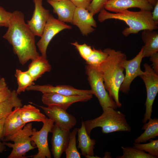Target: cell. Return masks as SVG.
Masks as SVG:
<instances>
[{"instance_id": "836d02e7", "label": "cell", "mask_w": 158, "mask_h": 158, "mask_svg": "<svg viewBox=\"0 0 158 158\" xmlns=\"http://www.w3.org/2000/svg\"><path fill=\"white\" fill-rule=\"evenodd\" d=\"M77 7L87 10L92 0H70Z\"/></svg>"}, {"instance_id": "7402d4cb", "label": "cell", "mask_w": 158, "mask_h": 158, "mask_svg": "<svg viewBox=\"0 0 158 158\" xmlns=\"http://www.w3.org/2000/svg\"><path fill=\"white\" fill-rule=\"evenodd\" d=\"M51 67L47 58L39 56L32 60L27 70L35 81L46 72H50Z\"/></svg>"}, {"instance_id": "8d00e7d4", "label": "cell", "mask_w": 158, "mask_h": 158, "mask_svg": "<svg viewBox=\"0 0 158 158\" xmlns=\"http://www.w3.org/2000/svg\"><path fill=\"white\" fill-rule=\"evenodd\" d=\"M153 10L151 12L152 19L154 22L158 23V2L154 6Z\"/></svg>"}, {"instance_id": "d590c367", "label": "cell", "mask_w": 158, "mask_h": 158, "mask_svg": "<svg viewBox=\"0 0 158 158\" xmlns=\"http://www.w3.org/2000/svg\"><path fill=\"white\" fill-rule=\"evenodd\" d=\"M150 61L152 62V67L155 73L158 75V53H155L150 56Z\"/></svg>"}, {"instance_id": "4fadbf2b", "label": "cell", "mask_w": 158, "mask_h": 158, "mask_svg": "<svg viewBox=\"0 0 158 158\" xmlns=\"http://www.w3.org/2000/svg\"><path fill=\"white\" fill-rule=\"evenodd\" d=\"M35 9L31 19L27 25L35 36L41 37L50 15L49 10L42 6V0H33Z\"/></svg>"}, {"instance_id": "484cf974", "label": "cell", "mask_w": 158, "mask_h": 158, "mask_svg": "<svg viewBox=\"0 0 158 158\" xmlns=\"http://www.w3.org/2000/svg\"><path fill=\"white\" fill-rule=\"evenodd\" d=\"M15 76L16 78L18 85L16 90L18 95L25 91L29 86L34 84V81L28 71H23L17 69Z\"/></svg>"}, {"instance_id": "cb8c5ba5", "label": "cell", "mask_w": 158, "mask_h": 158, "mask_svg": "<svg viewBox=\"0 0 158 158\" xmlns=\"http://www.w3.org/2000/svg\"><path fill=\"white\" fill-rule=\"evenodd\" d=\"M148 122L145 123L142 129L144 132L134 140V142L141 143L146 142L150 139L156 138L158 136V119L156 117L150 118Z\"/></svg>"}, {"instance_id": "3957f363", "label": "cell", "mask_w": 158, "mask_h": 158, "mask_svg": "<svg viewBox=\"0 0 158 158\" xmlns=\"http://www.w3.org/2000/svg\"><path fill=\"white\" fill-rule=\"evenodd\" d=\"M109 19L123 21L128 26L122 32L125 37L137 34L140 31L155 30L158 28V23L153 20L151 12L149 11L140 10L135 12L127 10L119 13H111L104 8L99 13L98 20L100 23Z\"/></svg>"}, {"instance_id": "9a60e30c", "label": "cell", "mask_w": 158, "mask_h": 158, "mask_svg": "<svg viewBox=\"0 0 158 158\" xmlns=\"http://www.w3.org/2000/svg\"><path fill=\"white\" fill-rule=\"evenodd\" d=\"M72 24L77 26L83 35L87 36L93 32L97 27L93 16L86 9L76 7Z\"/></svg>"}, {"instance_id": "f35d334b", "label": "cell", "mask_w": 158, "mask_h": 158, "mask_svg": "<svg viewBox=\"0 0 158 158\" xmlns=\"http://www.w3.org/2000/svg\"><path fill=\"white\" fill-rule=\"evenodd\" d=\"M7 84L5 79L0 77V91L7 86Z\"/></svg>"}, {"instance_id": "52a82bcc", "label": "cell", "mask_w": 158, "mask_h": 158, "mask_svg": "<svg viewBox=\"0 0 158 158\" xmlns=\"http://www.w3.org/2000/svg\"><path fill=\"white\" fill-rule=\"evenodd\" d=\"M144 66L145 73L140 77L145 83L147 92L145 111L142 121V122L145 123L151 118L153 104L158 92V75L151 66L145 63Z\"/></svg>"}, {"instance_id": "277c9868", "label": "cell", "mask_w": 158, "mask_h": 158, "mask_svg": "<svg viewBox=\"0 0 158 158\" xmlns=\"http://www.w3.org/2000/svg\"><path fill=\"white\" fill-rule=\"evenodd\" d=\"M84 121L86 132L90 136L92 130L95 128H102L104 134L118 131L130 132L132 128L127 122L126 116L121 111L112 108L103 111L99 116Z\"/></svg>"}, {"instance_id": "b9f144b4", "label": "cell", "mask_w": 158, "mask_h": 158, "mask_svg": "<svg viewBox=\"0 0 158 158\" xmlns=\"http://www.w3.org/2000/svg\"><path fill=\"white\" fill-rule=\"evenodd\" d=\"M49 0L52 1H58L60 0Z\"/></svg>"}, {"instance_id": "ab89813d", "label": "cell", "mask_w": 158, "mask_h": 158, "mask_svg": "<svg viewBox=\"0 0 158 158\" xmlns=\"http://www.w3.org/2000/svg\"><path fill=\"white\" fill-rule=\"evenodd\" d=\"M6 149L5 145L3 142H1L0 140V153L3 152Z\"/></svg>"}, {"instance_id": "603a6c76", "label": "cell", "mask_w": 158, "mask_h": 158, "mask_svg": "<svg viewBox=\"0 0 158 158\" xmlns=\"http://www.w3.org/2000/svg\"><path fill=\"white\" fill-rule=\"evenodd\" d=\"M19 110L21 119L25 124L33 121L43 123L46 118L39 109L30 104L24 105Z\"/></svg>"}, {"instance_id": "6da1fadb", "label": "cell", "mask_w": 158, "mask_h": 158, "mask_svg": "<svg viewBox=\"0 0 158 158\" xmlns=\"http://www.w3.org/2000/svg\"><path fill=\"white\" fill-rule=\"evenodd\" d=\"M8 28L3 37L12 45L21 64L24 65L40 56L36 49L35 36L25 22L23 13L17 10L13 12Z\"/></svg>"}, {"instance_id": "ba28073f", "label": "cell", "mask_w": 158, "mask_h": 158, "mask_svg": "<svg viewBox=\"0 0 158 158\" xmlns=\"http://www.w3.org/2000/svg\"><path fill=\"white\" fill-rule=\"evenodd\" d=\"M71 28V26L55 18L50 14L44 26L41 38L37 44L41 56L47 58V48L52 38L62 30L66 29H70Z\"/></svg>"}, {"instance_id": "f1b7e54d", "label": "cell", "mask_w": 158, "mask_h": 158, "mask_svg": "<svg viewBox=\"0 0 158 158\" xmlns=\"http://www.w3.org/2000/svg\"><path fill=\"white\" fill-rule=\"evenodd\" d=\"M92 48V54L85 61L87 64L97 67L107 58L108 54L104 50Z\"/></svg>"}, {"instance_id": "30bf717a", "label": "cell", "mask_w": 158, "mask_h": 158, "mask_svg": "<svg viewBox=\"0 0 158 158\" xmlns=\"http://www.w3.org/2000/svg\"><path fill=\"white\" fill-rule=\"evenodd\" d=\"M143 58L142 47L138 54L133 58L129 60L126 59L123 61L122 66L125 70L126 74L119 91L124 94H127L133 81L138 76H140L145 73V72L140 68V64Z\"/></svg>"}, {"instance_id": "44dd1931", "label": "cell", "mask_w": 158, "mask_h": 158, "mask_svg": "<svg viewBox=\"0 0 158 158\" xmlns=\"http://www.w3.org/2000/svg\"><path fill=\"white\" fill-rule=\"evenodd\" d=\"M142 39L144 43L142 47L144 57L150 56L158 51V32L154 30H142Z\"/></svg>"}, {"instance_id": "8992f818", "label": "cell", "mask_w": 158, "mask_h": 158, "mask_svg": "<svg viewBox=\"0 0 158 158\" xmlns=\"http://www.w3.org/2000/svg\"><path fill=\"white\" fill-rule=\"evenodd\" d=\"M85 68L91 90L98 99L103 111L109 107L116 109V104L105 89L102 78L97 68L87 64Z\"/></svg>"}, {"instance_id": "d4e9b609", "label": "cell", "mask_w": 158, "mask_h": 158, "mask_svg": "<svg viewBox=\"0 0 158 158\" xmlns=\"http://www.w3.org/2000/svg\"><path fill=\"white\" fill-rule=\"evenodd\" d=\"M22 106L21 100L18 97L16 90L12 91L11 96L0 104V119L7 116L12 111L13 108H20Z\"/></svg>"}, {"instance_id": "2e32d148", "label": "cell", "mask_w": 158, "mask_h": 158, "mask_svg": "<svg viewBox=\"0 0 158 158\" xmlns=\"http://www.w3.org/2000/svg\"><path fill=\"white\" fill-rule=\"evenodd\" d=\"M132 8L151 11L154 6L146 0H109L104 6L105 10L114 13L120 12Z\"/></svg>"}, {"instance_id": "8fae6325", "label": "cell", "mask_w": 158, "mask_h": 158, "mask_svg": "<svg viewBox=\"0 0 158 158\" xmlns=\"http://www.w3.org/2000/svg\"><path fill=\"white\" fill-rule=\"evenodd\" d=\"M49 118L62 130H70L76 124L75 118L66 110L59 107L51 105L47 107L39 106Z\"/></svg>"}, {"instance_id": "e0dca14e", "label": "cell", "mask_w": 158, "mask_h": 158, "mask_svg": "<svg viewBox=\"0 0 158 158\" xmlns=\"http://www.w3.org/2000/svg\"><path fill=\"white\" fill-rule=\"evenodd\" d=\"M70 130L61 129L56 124L53 127L51 133V151L54 158H60L67 147Z\"/></svg>"}, {"instance_id": "4dcf8cb0", "label": "cell", "mask_w": 158, "mask_h": 158, "mask_svg": "<svg viewBox=\"0 0 158 158\" xmlns=\"http://www.w3.org/2000/svg\"><path fill=\"white\" fill-rule=\"evenodd\" d=\"M71 44L75 47L80 55L85 61L90 56L93 51V48L85 43L80 44L75 41Z\"/></svg>"}, {"instance_id": "83f0119b", "label": "cell", "mask_w": 158, "mask_h": 158, "mask_svg": "<svg viewBox=\"0 0 158 158\" xmlns=\"http://www.w3.org/2000/svg\"><path fill=\"white\" fill-rule=\"evenodd\" d=\"M121 148L123 154L121 156L117 157V158H155L144 151L133 147L122 146Z\"/></svg>"}, {"instance_id": "7a4b0ae2", "label": "cell", "mask_w": 158, "mask_h": 158, "mask_svg": "<svg viewBox=\"0 0 158 158\" xmlns=\"http://www.w3.org/2000/svg\"><path fill=\"white\" fill-rule=\"evenodd\" d=\"M104 50L108 53V56L95 67L102 76L105 89L116 102L117 107L120 108L122 104L119 101V93L124 77V69L122 64L126 59V56L120 51L109 48Z\"/></svg>"}, {"instance_id": "d6a6232c", "label": "cell", "mask_w": 158, "mask_h": 158, "mask_svg": "<svg viewBox=\"0 0 158 158\" xmlns=\"http://www.w3.org/2000/svg\"><path fill=\"white\" fill-rule=\"evenodd\" d=\"M13 16V13L6 11L0 6V27H7Z\"/></svg>"}, {"instance_id": "5b68a950", "label": "cell", "mask_w": 158, "mask_h": 158, "mask_svg": "<svg viewBox=\"0 0 158 158\" xmlns=\"http://www.w3.org/2000/svg\"><path fill=\"white\" fill-rule=\"evenodd\" d=\"M33 130L32 123H28L17 132L4 137V144L12 148L7 158H25L32 156H25L27 152L37 147L31 144V136Z\"/></svg>"}, {"instance_id": "7bdbcfd3", "label": "cell", "mask_w": 158, "mask_h": 158, "mask_svg": "<svg viewBox=\"0 0 158 158\" xmlns=\"http://www.w3.org/2000/svg\"></svg>"}, {"instance_id": "ffe728a7", "label": "cell", "mask_w": 158, "mask_h": 158, "mask_svg": "<svg viewBox=\"0 0 158 158\" xmlns=\"http://www.w3.org/2000/svg\"><path fill=\"white\" fill-rule=\"evenodd\" d=\"M20 108H15L6 117L4 127L3 138L16 133L25 125L20 117Z\"/></svg>"}, {"instance_id": "74e56055", "label": "cell", "mask_w": 158, "mask_h": 158, "mask_svg": "<svg viewBox=\"0 0 158 158\" xmlns=\"http://www.w3.org/2000/svg\"><path fill=\"white\" fill-rule=\"evenodd\" d=\"M6 117L0 119V139H2L3 138V134L4 127Z\"/></svg>"}, {"instance_id": "9c48e42d", "label": "cell", "mask_w": 158, "mask_h": 158, "mask_svg": "<svg viewBox=\"0 0 158 158\" xmlns=\"http://www.w3.org/2000/svg\"><path fill=\"white\" fill-rule=\"evenodd\" d=\"M54 123L53 120L46 117L45 121L43 123L42 127L40 130L37 131L36 129L34 128L31 138L32 141L36 145L38 152L36 154L33 155V158H51L47 138L49 133L51 132Z\"/></svg>"}, {"instance_id": "1f68e13d", "label": "cell", "mask_w": 158, "mask_h": 158, "mask_svg": "<svg viewBox=\"0 0 158 158\" xmlns=\"http://www.w3.org/2000/svg\"><path fill=\"white\" fill-rule=\"evenodd\" d=\"M109 0H92L87 10L94 16L104 8L105 4Z\"/></svg>"}, {"instance_id": "e575fe53", "label": "cell", "mask_w": 158, "mask_h": 158, "mask_svg": "<svg viewBox=\"0 0 158 158\" xmlns=\"http://www.w3.org/2000/svg\"><path fill=\"white\" fill-rule=\"evenodd\" d=\"M11 91L7 86L0 91V104L8 99L11 96Z\"/></svg>"}, {"instance_id": "7c38bea8", "label": "cell", "mask_w": 158, "mask_h": 158, "mask_svg": "<svg viewBox=\"0 0 158 158\" xmlns=\"http://www.w3.org/2000/svg\"><path fill=\"white\" fill-rule=\"evenodd\" d=\"M92 95L68 96L53 93H44L42 96V100L47 106H56L66 110L75 103L90 100L92 98Z\"/></svg>"}, {"instance_id": "ac0fdd59", "label": "cell", "mask_w": 158, "mask_h": 158, "mask_svg": "<svg viewBox=\"0 0 158 158\" xmlns=\"http://www.w3.org/2000/svg\"><path fill=\"white\" fill-rule=\"evenodd\" d=\"M47 1L52 7L53 12L57 15L59 20L72 23L76 7L70 0Z\"/></svg>"}, {"instance_id": "4316f807", "label": "cell", "mask_w": 158, "mask_h": 158, "mask_svg": "<svg viewBox=\"0 0 158 158\" xmlns=\"http://www.w3.org/2000/svg\"><path fill=\"white\" fill-rule=\"evenodd\" d=\"M78 128H75L70 132L68 143L65 152L66 158H80L81 154L77 150L76 147V135Z\"/></svg>"}, {"instance_id": "5bb4252c", "label": "cell", "mask_w": 158, "mask_h": 158, "mask_svg": "<svg viewBox=\"0 0 158 158\" xmlns=\"http://www.w3.org/2000/svg\"><path fill=\"white\" fill-rule=\"evenodd\" d=\"M26 90L39 91L43 94L53 93L68 96L93 95L90 90H79L67 85L53 86L49 85H32L27 88Z\"/></svg>"}, {"instance_id": "d6986e66", "label": "cell", "mask_w": 158, "mask_h": 158, "mask_svg": "<svg viewBox=\"0 0 158 158\" xmlns=\"http://www.w3.org/2000/svg\"><path fill=\"white\" fill-rule=\"evenodd\" d=\"M78 148L80 149L81 154L87 158L94 156V149L96 140L91 139L87 133L84 121H82L81 126L78 128Z\"/></svg>"}, {"instance_id": "f546056e", "label": "cell", "mask_w": 158, "mask_h": 158, "mask_svg": "<svg viewBox=\"0 0 158 158\" xmlns=\"http://www.w3.org/2000/svg\"><path fill=\"white\" fill-rule=\"evenodd\" d=\"M150 142L140 144L134 142L133 147L137 149L147 152L155 158L158 157V140L150 139Z\"/></svg>"}, {"instance_id": "60d3db41", "label": "cell", "mask_w": 158, "mask_h": 158, "mask_svg": "<svg viewBox=\"0 0 158 158\" xmlns=\"http://www.w3.org/2000/svg\"><path fill=\"white\" fill-rule=\"evenodd\" d=\"M150 4L154 6L158 2V0H146Z\"/></svg>"}]
</instances>
